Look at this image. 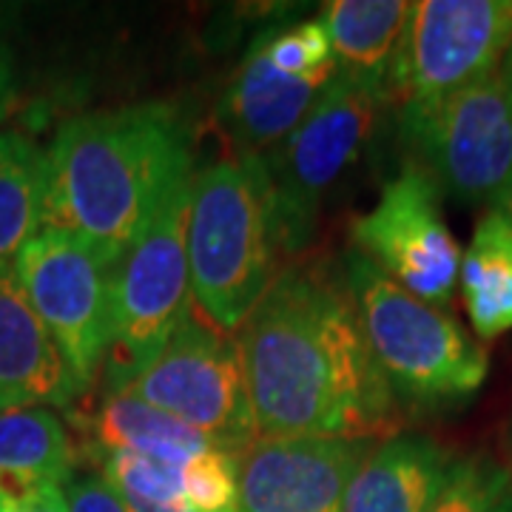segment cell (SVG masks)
Returning a JSON list of instances; mask_svg holds the SVG:
<instances>
[{
    "instance_id": "obj_1",
    "label": "cell",
    "mask_w": 512,
    "mask_h": 512,
    "mask_svg": "<svg viewBox=\"0 0 512 512\" xmlns=\"http://www.w3.org/2000/svg\"><path fill=\"white\" fill-rule=\"evenodd\" d=\"M259 439L384 436L396 399L382 379L345 279L288 268L239 325Z\"/></svg>"
},
{
    "instance_id": "obj_2",
    "label": "cell",
    "mask_w": 512,
    "mask_h": 512,
    "mask_svg": "<svg viewBox=\"0 0 512 512\" xmlns=\"http://www.w3.org/2000/svg\"><path fill=\"white\" fill-rule=\"evenodd\" d=\"M191 174V140L177 109L137 103L80 114L46 151L43 225L120 262L171 188Z\"/></svg>"
},
{
    "instance_id": "obj_3",
    "label": "cell",
    "mask_w": 512,
    "mask_h": 512,
    "mask_svg": "<svg viewBox=\"0 0 512 512\" xmlns=\"http://www.w3.org/2000/svg\"><path fill=\"white\" fill-rule=\"evenodd\" d=\"M185 251L194 308L222 333L239 330L274 282V194L265 160L239 154L191 177Z\"/></svg>"
},
{
    "instance_id": "obj_4",
    "label": "cell",
    "mask_w": 512,
    "mask_h": 512,
    "mask_svg": "<svg viewBox=\"0 0 512 512\" xmlns=\"http://www.w3.org/2000/svg\"><path fill=\"white\" fill-rule=\"evenodd\" d=\"M345 288L396 404L444 407L470 399L484 384V348L453 316L390 282L356 251L345 262Z\"/></svg>"
},
{
    "instance_id": "obj_5",
    "label": "cell",
    "mask_w": 512,
    "mask_h": 512,
    "mask_svg": "<svg viewBox=\"0 0 512 512\" xmlns=\"http://www.w3.org/2000/svg\"><path fill=\"white\" fill-rule=\"evenodd\" d=\"M191 177L171 188L163 208L114 268L111 342L103 365L106 393L120 390L143 370L191 316L194 299L185 251Z\"/></svg>"
},
{
    "instance_id": "obj_6",
    "label": "cell",
    "mask_w": 512,
    "mask_h": 512,
    "mask_svg": "<svg viewBox=\"0 0 512 512\" xmlns=\"http://www.w3.org/2000/svg\"><path fill=\"white\" fill-rule=\"evenodd\" d=\"M114 393L163 410L234 456L259 439L237 339L208 325L197 311Z\"/></svg>"
},
{
    "instance_id": "obj_7",
    "label": "cell",
    "mask_w": 512,
    "mask_h": 512,
    "mask_svg": "<svg viewBox=\"0 0 512 512\" xmlns=\"http://www.w3.org/2000/svg\"><path fill=\"white\" fill-rule=\"evenodd\" d=\"M382 103V97L333 74L302 123L262 157L274 194L279 251L308 248L325 194L359 157Z\"/></svg>"
},
{
    "instance_id": "obj_8",
    "label": "cell",
    "mask_w": 512,
    "mask_h": 512,
    "mask_svg": "<svg viewBox=\"0 0 512 512\" xmlns=\"http://www.w3.org/2000/svg\"><path fill=\"white\" fill-rule=\"evenodd\" d=\"M117 262L86 239L43 225L12 271L63 353L80 393L100 376L111 342V288Z\"/></svg>"
},
{
    "instance_id": "obj_9",
    "label": "cell",
    "mask_w": 512,
    "mask_h": 512,
    "mask_svg": "<svg viewBox=\"0 0 512 512\" xmlns=\"http://www.w3.org/2000/svg\"><path fill=\"white\" fill-rule=\"evenodd\" d=\"M404 140L444 194L498 202L512 183V89L501 69L433 106L399 111Z\"/></svg>"
},
{
    "instance_id": "obj_10",
    "label": "cell",
    "mask_w": 512,
    "mask_h": 512,
    "mask_svg": "<svg viewBox=\"0 0 512 512\" xmlns=\"http://www.w3.org/2000/svg\"><path fill=\"white\" fill-rule=\"evenodd\" d=\"M510 46L512 0L410 3L390 103L421 109L476 86L501 69Z\"/></svg>"
},
{
    "instance_id": "obj_11",
    "label": "cell",
    "mask_w": 512,
    "mask_h": 512,
    "mask_svg": "<svg viewBox=\"0 0 512 512\" xmlns=\"http://www.w3.org/2000/svg\"><path fill=\"white\" fill-rule=\"evenodd\" d=\"M350 242L421 302L439 308L453 299L461 251L441 217V188L419 165H407L384 185L379 202L350 225Z\"/></svg>"
},
{
    "instance_id": "obj_12",
    "label": "cell",
    "mask_w": 512,
    "mask_h": 512,
    "mask_svg": "<svg viewBox=\"0 0 512 512\" xmlns=\"http://www.w3.org/2000/svg\"><path fill=\"white\" fill-rule=\"evenodd\" d=\"M373 441L256 439L239 453L237 512H342Z\"/></svg>"
},
{
    "instance_id": "obj_13",
    "label": "cell",
    "mask_w": 512,
    "mask_h": 512,
    "mask_svg": "<svg viewBox=\"0 0 512 512\" xmlns=\"http://www.w3.org/2000/svg\"><path fill=\"white\" fill-rule=\"evenodd\" d=\"M333 74L336 72L291 77L279 72L265 57L262 40L256 37L234 83L222 94L217 111L222 131L231 137L239 154L262 157V151L279 146L302 123V117L313 109Z\"/></svg>"
},
{
    "instance_id": "obj_14",
    "label": "cell",
    "mask_w": 512,
    "mask_h": 512,
    "mask_svg": "<svg viewBox=\"0 0 512 512\" xmlns=\"http://www.w3.org/2000/svg\"><path fill=\"white\" fill-rule=\"evenodd\" d=\"M80 396L63 353L12 268H0V413L66 407Z\"/></svg>"
},
{
    "instance_id": "obj_15",
    "label": "cell",
    "mask_w": 512,
    "mask_h": 512,
    "mask_svg": "<svg viewBox=\"0 0 512 512\" xmlns=\"http://www.w3.org/2000/svg\"><path fill=\"white\" fill-rule=\"evenodd\" d=\"M453 453L424 433L384 436L353 476L342 512H427Z\"/></svg>"
},
{
    "instance_id": "obj_16",
    "label": "cell",
    "mask_w": 512,
    "mask_h": 512,
    "mask_svg": "<svg viewBox=\"0 0 512 512\" xmlns=\"http://www.w3.org/2000/svg\"><path fill=\"white\" fill-rule=\"evenodd\" d=\"M410 3L404 0H333L325 26L336 74L390 103L393 72L402 49Z\"/></svg>"
},
{
    "instance_id": "obj_17",
    "label": "cell",
    "mask_w": 512,
    "mask_h": 512,
    "mask_svg": "<svg viewBox=\"0 0 512 512\" xmlns=\"http://www.w3.org/2000/svg\"><path fill=\"white\" fill-rule=\"evenodd\" d=\"M77 450L52 407L0 413V498L74 476Z\"/></svg>"
},
{
    "instance_id": "obj_18",
    "label": "cell",
    "mask_w": 512,
    "mask_h": 512,
    "mask_svg": "<svg viewBox=\"0 0 512 512\" xmlns=\"http://www.w3.org/2000/svg\"><path fill=\"white\" fill-rule=\"evenodd\" d=\"M89 430L97 456L137 453V456L185 467L188 461L214 447L200 430L188 427L151 404L137 402L126 393H106L94 407Z\"/></svg>"
},
{
    "instance_id": "obj_19",
    "label": "cell",
    "mask_w": 512,
    "mask_h": 512,
    "mask_svg": "<svg viewBox=\"0 0 512 512\" xmlns=\"http://www.w3.org/2000/svg\"><path fill=\"white\" fill-rule=\"evenodd\" d=\"M458 285L481 339L490 342L512 330V225L498 208L478 220L470 248L461 256Z\"/></svg>"
},
{
    "instance_id": "obj_20",
    "label": "cell",
    "mask_w": 512,
    "mask_h": 512,
    "mask_svg": "<svg viewBox=\"0 0 512 512\" xmlns=\"http://www.w3.org/2000/svg\"><path fill=\"white\" fill-rule=\"evenodd\" d=\"M46 151L20 131H0V268L15 265L43 228Z\"/></svg>"
},
{
    "instance_id": "obj_21",
    "label": "cell",
    "mask_w": 512,
    "mask_h": 512,
    "mask_svg": "<svg viewBox=\"0 0 512 512\" xmlns=\"http://www.w3.org/2000/svg\"><path fill=\"white\" fill-rule=\"evenodd\" d=\"M427 512H512V473L487 456L453 458Z\"/></svg>"
},
{
    "instance_id": "obj_22",
    "label": "cell",
    "mask_w": 512,
    "mask_h": 512,
    "mask_svg": "<svg viewBox=\"0 0 512 512\" xmlns=\"http://www.w3.org/2000/svg\"><path fill=\"white\" fill-rule=\"evenodd\" d=\"M103 476L126 501L154 507H183V473L180 464H165L137 453H103L97 456Z\"/></svg>"
},
{
    "instance_id": "obj_23",
    "label": "cell",
    "mask_w": 512,
    "mask_h": 512,
    "mask_svg": "<svg viewBox=\"0 0 512 512\" xmlns=\"http://www.w3.org/2000/svg\"><path fill=\"white\" fill-rule=\"evenodd\" d=\"M239 456L211 447L185 464V512H237Z\"/></svg>"
},
{
    "instance_id": "obj_24",
    "label": "cell",
    "mask_w": 512,
    "mask_h": 512,
    "mask_svg": "<svg viewBox=\"0 0 512 512\" xmlns=\"http://www.w3.org/2000/svg\"><path fill=\"white\" fill-rule=\"evenodd\" d=\"M259 40H262L265 57L279 72L291 74V77L336 72L328 32L319 20H308L282 32H262Z\"/></svg>"
},
{
    "instance_id": "obj_25",
    "label": "cell",
    "mask_w": 512,
    "mask_h": 512,
    "mask_svg": "<svg viewBox=\"0 0 512 512\" xmlns=\"http://www.w3.org/2000/svg\"><path fill=\"white\" fill-rule=\"evenodd\" d=\"M63 490H66L69 512H131L126 498L114 490V484L103 473L72 476L63 484Z\"/></svg>"
},
{
    "instance_id": "obj_26",
    "label": "cell",
    "mask_w": 512,
    "mask_h": 512,
    "mask_svg": "<svg viewBox=\"0 0 512 512\" xmlns=\"http://www.w3.org/2000/svg\"><path fill=\"white\" fill-rule=\"evenodd\" d=\"M0 512H69L63 484H46L26 493L0 498Z\"/></svg>"
},
{
    "instance_id": "obj_27",
    "label": "cell",
    "mask_w": 512,
    "mask_h": 512,
    "mask_svg": "<svg viewBox=\"0 0 512 512\" xmlns=\"http://www.w3.org/2000/svg\"><path fill=\"white\" fill-rule=\"evenodd\" d=\"M6 100H9V66L0 57V114L6 109Z\"/></svg>"
},
{
    "instance_id": "obj_28",
    "label": "cell",
    "mask_w": 512,
    "mask_h": 512,
    "mask_svg": "<svg viewBox=\"0 0 512 512\" xmlns=\"http://www.w3.org/2000/svg\"><path fill=\"white\" fill-rule=\"evenodd\" d=\"M495 208H498V211H501V214H504V217H507V220H510V225H512V183L504 188V194L498 197Z\"/></svg>"
},
{
    "instance_id": "obj_29",
    "label": "cell",
    "mask_w": 512,
    "mask_h": 512,
    "mask_svg": "<svg viewBox=\"0 0 512 512\" xmlns=\"http://www.w3.org/2000/svg\"><path fill=\"white\" fill-rule=\"evenodd\" d=\"M131 512H185L183 507H154V504H140V501H126Z\"/></svg>"
},
{
    "instance_id": "obj_30",
    "label": "cell",
    "mask_w": 512,
    "mask_h": 512,
    "mask_svg": "<svg viewBox=\"0 0 512 512\" xmlns=\"http://www.w3.org/2000/svg\"><path fill=\"white\" fill-rule=\"evenodd\" d=\"M501 77L510 83V89H512V46H510V52H507V57H504V63H501Z\"/></svg>"
},
{
    "instance_id": "obj_31",
    "label": "cell",
    "mask_w": 512,
    "mask_h": 512,
    "mask_svg": "<svg viewBox=\"0 0 512 512\" xmlns=\"http://www.w3.org/2000/svg\"><path fill=\"white\" fill-rule=\"evenodd\" d=\"M507 447H510V456H512V430H510V436H507Z\"/></svg>"
}]
</instances>
